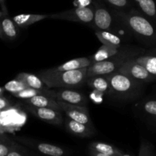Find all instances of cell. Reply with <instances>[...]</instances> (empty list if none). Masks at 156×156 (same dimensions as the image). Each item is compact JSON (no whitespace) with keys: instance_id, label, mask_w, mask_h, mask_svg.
Instances as JSON below:
<instances>
[{"instance_id":"obj_6","label":"cell","mask_w":156,"mask_h":156,"mask_svg":"<svg viewBox=\"0 0 156 156\" xmlns=\"http://www.w3.org/2000/svg\"><path fill=\"white\" fill-rule=\"evenodd\" d=\"M116 72L123 73L142 83H148L156 81V76L150 73L145 67L136 62L133 58L125 61Z\"/></svg>"},{"instance_id":"obj_14","label":"cell","mask_w":156,"mask_h":156,"mask_svg":"<svg viewBox=\"0 0 156 156\" xmlns=\"http://www.w3.org/2000/svg\"><path fill=\"white\" fill-rule=\"evenodd\" d=\"M86 83L94 91L102 94H112L111 87L106 76H94L86 79Z\"/></svg>"},{"instance_id":"obj_22","label":"cell","mask_w":156,"mask_h":156,"mask_svg":"<svg viewBox=\"0 0 156 156\" xmlns=\"http://www.w3.org/2000/svg\"><path fill=\"white\" fill-rule=\"evenodd\" d=\"M142 14L156 22V2L154 0H133Z\"/></svg>"},{"instance_id":"obj_21","label":"cell","mask_w":156,"mask_h":156,"mask_svg":"<svg viewBox=\"0 0 156 156\" xmlns=\"http://www.w3.org/2000/svg\"><path fill=\"white\" fill-rule=\"evenodd\" d=\"M96 35L99 41L104 45L113 46L117 48L122 47V39L113 32L109 30H96Z\"/></svg>"},{"instance_id":"obj_30","label":"cell","mask_w":156,"mask_h":156,"mask_svg":"<svg viewBox=\"0 0 156 156\" xmlns=\"http://www.w3.org/2000/svg\"><path fill=\"white\" fill-rule=\"evenodd\" d=\"M6 156H29L27 154V152L24 150L23 147H21L20 145L15 143V146H13L10 152L8 153Z\"/></svg>"},{"instance_id":"obj_24","label":"cell","mask_w":156,"mask_h":156,"mask_svg":"<svg viewBox=\"0 0 156 156\" xmlns=\"http://www.w3.org/2000/svg\"><path fill=\"white\" fill-rule=\"evenodd\" d=\"M37 95H46L52 98V88H49V89L44 91V90H38L28 87L25 89L22 90V91L14 94L15 97L22 99V100L31 98Z\"/></svg>"},{"instance_id":"obj_31","label":"cell","mask_w":156,"mask_h":156,"mask_svg":"<svg viewBox=\"0 0 156 156\" xmlns=\"http://www.w3.org/2000/svg\"><path fill=\"white\" fill-rule=\"evenodd\" d=\"M92 0H74L73 5L75 7H87L91 5Z\"/></svg>"},{"instance_id":"obj_7","label":"cell","mask_w":156,"mask_h":156,"mask_svg":"<svg viewBox=\"0 0 156 156\" xmlns=\"http://www.w3.org/2000/svg\"><path fill=\"white\" fill-rule=\"evenodd\" d=\"M18 141L29 149L44 156H66L67 152L64 148L50 143L37 141L31 139L18 138Z\"/></svg>"},{"instance_id":"obj_38","label":"cell","mask_w":156,"mask_h":156,"mask_svg":"<svg viewBox=\"0 0 156 156\" xmlns=\"http://www.w3.org/2000/svg\"><path fill=\"white\" fill-rule=\"evenodd\" d=\"M122 156H132V155H125V154H124V155H122Z\"/></svg>"},{"instance_id":"obj_33","label":"cell","mask_w":156,"mask_h":156,"mask_svg":"<svg viewBox=\"0 0 156 156\" xmlns=\"http://www.w3.org/2000/svg\"><path fill=\"white\" fill-rule=\"evenodd\" d=\"M145 54L156 56V47H151L148 50H146L145 52Z\"/></svg>"},{"instance_id":"obj_35","label":"cell","mask_w":156,"mask_h":156,"mask_svg":"<svg viewBox=\"0 0 156 156\" xmlns=\"http://www.w3.org/2000/svg\"><path fill=\"white\" fill-rule=\"evenodd\" d=\"M0 5H1L2 10V12L5 14H7V8L6 6V0H0Z\"/></svg>"},{"instance_id":"obj_27","label":"cell","mask_w":156,"mask_h":156,"mask_svg":"<svg viewBox=\"0 0 156 156\" xmlns=\"http://www.w3.org/2000/svg\"><path fill=\"white\" fill-rule=\"evenodd\" d=\"M138 156H156L154 146L148 140H142Z\"/></svg>"},{"instance_id":"obj_37","label":"cell","mask_w":156,"mask_h":156,"mask_svg":"<svg viewBox=\"0 0 156 156\" xmlns=\"http://www.w3.org/2000/svg\"><path fill=\"white\" fill-rule=\"evenodd\" d=\"M4 91H5L4 88H1V87H0V96L2 95V94H3V92H4Z\"/></svg>"},{"instance_id":"obj_29","label":"cell","mask_w":156,"mask_h":156,"mask_svg":"<svg viewBox=\"0 0 156 156\" xmlns=\"http://www.w3.org/2000/svg\"><path fill=\"white\" fill-rule=\"evenodd\" d=\"M108 4L116 8L117 10H128L131 9L129 0H105Z\"/></svg>"},{"instance_id":"obj_11","label":"cell","mask_w":156,"mask_h":156,"mask_svg":"<svg viewBox=\"0 0 156 156\" xmlns=\"http://www.w3.org/2000/svg\"><path fill=\"white\" fill-rule=\"evenodd\" d=\"M113 15L104 6L95 4L94 17L92 24L97 30H109L112 32L113 24Z\"/></svg>"},{"instance_id":"obj_18","label":"cell","mask_w":156,"mask_h":156,"mask_svg":"<svg viewBox=\"0 0 156 156\" xmlns=\"http://www.w3.org/2000/svg\"><path fill=\"white\" fill-rule=\"evenodd\" d=\"M89 149L111 156H122L124 155V152L121 149L102 142H92L89 144Z\"/></svg>"},{"instance_id":"obj_13","label":"cell","mask_w":156,"mask_h":156,"mask_svg":"<svg viewBox=\"0 0 156 156\" xmlns=\"http://www.w3.org/2000/svg\"><path fill=\"white\" fill-rule=\"evenodd\" d=\"M25 105H32L34 107H38V108H48L52 109L57 110L58 111L62 112L61 109V107L59 106V104L57 101L52 98L48 97L46 95H37L31 98L23 100Z\"/></svg>"},{"instance_id":"obj_4","label":"cell","mask_w":156,"mask_h":156,"mask_svg":"<svg viewBox=\"0 0 156 156\" xmlns=\"http://www.w3.org/2000/svg\"><path fill=\"white\" fill-rule=\"evenodd\" d=\"M111 87L112 94L120 97L134 98L139 96L143 91V84L119 72L106 75Z\"/></svg>"},{"instance_id":"obj_17","label":"cell","mask_w":156,"mask_h":156,"mask_svg":"<svg viewBox=\"0 0 156 156\" xmlns=\"http://www.w3.org/2000/svg\"><path fill=\"white\" fill-rule=\"evenodd\" d=\"M16 79H19L21 82H24L28 88H35V89L38 90H44V91L49 89L48 87H47V85L44 83V82L40 79L39 76L31 74V73H19V74L16 76Z\"/></svg>"},{"instance_id":"obj_10","label":"cell","mask_w":156,"mask_h":156,"mask_svg":"<svg viewBox=\"0 0 156 156\" xmlns=\"http://www.w3.org/2000/svg\"><path fill=\"white\" fill-rule=\"evenodd\" d=\"M26 108L34 116L48 123L61 125L64 121L62 112L57 110L48 108H38L28 105H26Z\"/></svg>"},{"instance_id":"obj_15","label":"cell","mask_w":156,"mask_h":156,"mask_svg":"<svg viewBox=\"0 0 156 156\" xmlns=\"http://www.w3.org/2000/svg\"><path fill=\"white\" fill-rule=\"evenodd\" d=\"M49 15H34V14H21L13 17L12 20L20 28H25L38 21L48 18Z\"/></svg>"},{"instance_id":"obj_25","label":"cell","mask_w":156,"mask_h":156,"mask_svg":"<svg viewBox=\"0 0 156 156\" xmlns=\"http://www.w3.org/2000/svg\"><path fill=\"white\" fill-rule=\"evenodd\" d=\"M26 88H28L27 85L24 82H21V80L16 79V78L15 79H13V80L7 82L4 86V89L6 91H9V92L12 93L13 95L15 94H16V93L25 89Z\"/></svg>"},{"instance_id":"obj_26","label":"cell","mask_w":156,"mask_h":156,"mask_svg":"<svg viewBox=\"0 0 156 156\" xmlns=\"http://www.w3.org/2000/svg\"><path fill=\"white\" fill-rule=\"evenodd\" d=\"M142 110L144 112L149 116L153 121L156 120V98L148 99L142 103Z\"/></svg>"},{"instance_id":"obj_1","label":"cell","mask_w":156,"mask_h":156,"mask_svg":"<svg viewBox=\"0 0 156 156\" xmlns=\"http://www.w3.org/2000/svg\"><path fill=\"white\" fill-rule=\"evenodd\" d=\"M118 22L145 45L156 47V22L136 9L112 12Z\"/></svg>"},{"instance_id":"obj_39","label":"cell","mask_w":156,"mask_h":156,"mask_svg":"<svg viewBox=\"0 0 156 156\" xmlns=\"http://www.w3.org/2000/svg\"><path fill=\"white\" fill-rule=\"evenodd\" d=\"M1 113H2V110H0V114H1Z\"/></svg>"},{"instance_id":"obj_9","label":"cell","mask_w":156,"mask_h":156,"mask_svg":"<svg viewBox=\"0 0 156 156\" xmlns=\"http://www.w3.org/2000/svg\"><path fill=\"white\" fill-rule=\"evenodd\" d=\"M62 112L65 114L66 117L79 123H84L89 126L93 127L90 117V113L87 107L79 105H70L58 101Z\"/></svg>"},{"instance_id":"obj_28","label":"cell","mask_w":156,"mask_h":156,"mask_svg":"<svg viewBox=\"0 0 156 156\" xmlns=\"http://www.w3.org/2000/svg\"><path fill=\"white\" fill-rule=\"evenodd\" d=\"M15 144V142L0 136V156L7 155Z\"/></svg>"},{"instance_id":"obj_20","label":"cell","mask_w":156,"mask_h":156,"mask_svg":"<svg viewBox=\"0 0 156 156\" xmlns=\"http://www.w3.org/2000/svg\"><path fill=\"white\" fill-rule=\"evenodd\" d=\"M119 49H120V47L117 48V47H113V46L104 45V44H102L99 47V50L90 58L91 65L93 63H96V62L106 60V59L112 57V56L116 55L119 51Z\"/></svg>"},{"instance_id":"obj_36","label":"cell","mask_w":156,"mask_h":156,"mask_svg":"<svg viewBox=\"0 0 156 156\" xmlns=\"http://www.w3.org/2000/svg\"><path fill=\"white\" fill-rule=\"evenodd\" d=\"M0 38L2 40L6 39V37H5L4 34H3L2 30V27H1V24H0Z\"/></svg>"},{"instance_id":"obj_5","label":"cell","mask_w":156,"mask_h":156,"mask_svg":"<svg viewBox=\"0 0 156 156\" xmlns=\"http://www.w3.org/2000/svg\"><path fill=\"white\" fill-rule=\"evenodd\" d=\"M93 17L94 6L92 5L87 7H75L69 10L49 15V18L52 19L65 20L81 24H92Z\"/></svg>"},{"instance_id":"obj_23","label":"cell","mask_w":156,"mask_h":156,"mask_svg":"<svg viewBox=\"0 0 156 156\" xmlns=\"http://www.w3.org/2000/svg\"><path fill=\"white\" fill-rule=\"evenodd\" d=\"M133 59L145 67L150 73L156 76V56L143 53L133 57Z\"/></svg>"},{"instance_id":"obj_8","label":"cell","mask_w":156,"mask_h":156,"mask_svg":"<svg viewBox=\"0 0 156 156\" xmlns=\"http://www.w3.org/2000/svg\"><path fill=\"white\" fill-rule=\"evenodd\" d=\"M52 98L57 101L86 107L87 98L81 92L67 88H52Z\"/></svg>"},{"instance_id":"obj_12","label":"cell","mask_w":156,"mask_h":156,"mask_svg":"<svg viewBox=\"0 0 156 156\" xmlns=\"http://www.w3.org/2000/svg\"><path fill=\"white\" fill-rule=\"evenodd\" d=\"M64 123H65L66 129L70 133L76 136L81 137V138H90L95 133L93 127L75 121L68 117H66L64 120Z\"/></svg>"},{"instance_id":"obj_2","label":"cell","mask_w":156,"mask_h":156,"mask_svg":"<svg viewBox=\"0 0 156 156\" xmlns=\"http://www.w3.org/2000/svg\"><path fill=\"white\" fill-rule=\"evenodd\" d=\"M87 68L70 71H58L51 68L39 72L38 76L49 88H76L86 82Z\"/></svg>"},{"instance_id":"obj_40","label":"cell","mask_w":156,"mask_h":156,"mask_svg":"<svg viewBox=\"0 0 156 156\" xmlns=\"http://www.w3.org/2000/svg\"><path fill=\"white\" fill-rule=\"evenodd\" d=\"M154 124L156 125V120H155V121H154Z\"/></svg>"},{"instance_id":"obj_34","label":"cell","mask_w":156,"mask_h":156,"mask_svg":"<svg viewBox=\"0 0 156 156\" xmlns=\"http://www.w3.org/2000/svg\"><path fill=\"white\" fill-rule=\"evenodd\" d=\"M89 154H90V156H111V155H106V154L100 153V152H96V151L90 150V149H89Z\"/></svg>"},{"instance_id":"obj_3","label":"cell","mask_w":156,"mask_h":156,"mask_svg":"<svg viewBox=\"0 0 156 156\" xmlns=\"http://www.w3.org/2000/svg\"><path fill=\"white\" fill-rule=\"evenodd\" d=\"M145 50V49L135 47H120L119 51L112 57L90 66L87 68V78L94 76H106L118 71L125 61L143 54Z\"/></svg>"},{"instance_id":"obj_32","label":"cell","mask_w":156,"mask_h":156,"mask_svg":"<svg viewBox=\"0 0 156 156\" xmlns=\"http://www.w3.org/2000/svg\"><path fill=\"white\" fill-rule=\"evenodd\" d=\"M10 106V103H9V101L5 97H3L2 95L0 96V110H5L6 108H8Z\"/></svg>"},{"instance_id":"obj_16","label":"cell","mask_w":156,"mask_h":156,"mask_svg":"<svg viewBox=\"0 0 156 156\" xmlns=\"http://www.w3.org/2000/svg\"><path fill=\"white\" fill-rule=\"evenodd\" d=\"M0 24L6 38L13 41L18 37V26L14 22L13 20L9 18L7 14L3 13L2 16L0 17Z\"/></svg>"},{"instance_id":"obj_19","label":"cell","mask_w":156,"mask_h":156,"mask_svg":"<svg viewBox=\"0 0 156 156\" xmlns=\"http://www.w3.org/2000/svg\"><path fill=\"white\" fill-rule=\"evenodd\" d=\"M90 65H91V62H90V58L80 57L67 61L58 66L54 67V69L58 71H70V70H76L89 67Z\"/></svg>"}]
</instances>
